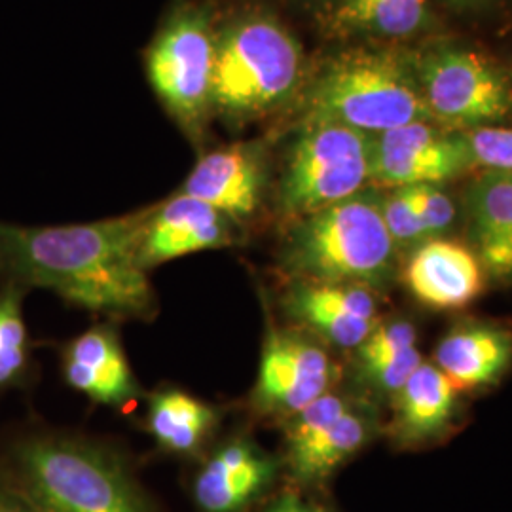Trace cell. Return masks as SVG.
<instances>
[{
  "label": "cell",
  "mask_w": 512,
  "mask_h": 512,
  "mask_svg": "<svg viewBox=\"0 0 512 512\" xmlns=\"http://www.w3.org/2000/svg\"><path fill=\"white\" fill-rule=\"evenodd\" d=\"M154 207L61 226L0 220V281L110 319H150L158 302L139 255Z\"/></svg>",
  "instance_id": "1"
},
{
  "label": "cell",
  "mask_w": 512,
  "mask_h": 512,
  "mask_svg": "<svg viewBox=\"0 0 512 512\" xmlns=\"http://www.w3.org/2000/svg\"><path fill=\"white\" fill-rule=\"evenodd\" d=\"M0 475L33 512H160L128 461L93 440L25 435L0 456Z\"/></svg>",
  "instance_id": "2"
},
{
  "label": "cell",
  "mask_w": 512,
  "mask_h": 512,
  "mask_svg": "<svg viewBox=\"0 0 512 512\" xmlns=\"http://www.w3.org/2000/svg\"><path fill=\"white\" fill-rule=\"evenodd\" d=\"M399 256L382 217V196L365 188L342 202L293 220L277 264L287 281L359 285L387 291Z\"/></svg>",
  "instance_id": "3"
},
{
  "label": "cell",
  "mask_w": 512,
  "mask_h": 512,
  "mask_svg": "<svg viewBox=\"0 0 512 512\" xmlns=\"http://www.w3.org/2000/svg\"><path fill=\"white\" fill-rule=\"evenodd\" d=\"M378 135L433 120L414 61L387 50H353L330 61L308 97V118Z\"/></svg>",
  "instance_id": "4"
},
{
  "label": "cell",
  "mask_w": 512,
  "mask_h": 512,
  "mask_svg": "<svg viewBox=\"0 0 512 512\" xmlns=\"http://www.w3.org/2000/svg\"><path fill=\"white\" fill-rule=\"evenodd\" d=\"M302 69V48L281 21L234 19L217 38L213 112L236 126L264 116L296 92Z\"/></svg>",
  "instance_id": "5"
},
{
  "label": "cell",
  "mask_w": 512,
  "mask_h": 512,
  "mask_svg": "<svg viewBox=\"0 0 512 512\" xmlns=\"http://www.w3.org/2000/svg\"><path fill=\"white\" fill-rule=\"evenodd\" d=\"M217 38L211 10L186 4L165 21L147 52L154 92L196 145L202 143L213 114Z\"/></svg>",
  "instance_id": "6"
},
{
  "label": "cell",
  "mask_w": 512,
  "mask_h": 512,
  "mask_svg": "<svg viewBox=\"0 0 512 512\" xmlns=\"http://www.w3.org/2000/svg\"><path fill=\"white\" fill-rule=\"evenodd\" d=\"M370 184V135L357 129L306 120L289 150L277 186L279 211L302 219L342 202Z\"/></svg>",
  "instance_id": "7"
},
{
  "label": "cell",
  "mask_w": 512,
  "mask_h": 512,
  "mask_svg": "<svg viewBox=\"0 0 512 512\" xmlns=\"http://www.w3.org/2000/svg\"><path fill=\"white\" fill-rule=\"evenodd\" d=\"M431 118L456 131L499 126L512 109V88L486 55L442 46L414 61Z\"/></svg>",
  "instance_id": "8"
},
{
  "label": "cell",
  "mask_w": 512,
  "mask_h": 512,
  "mask_svg": "<svg viewBox=\"0 0 512 512\" xmlns=\"http://www.w3.org/2000/svg\"><path fill=\"white\" fill-rule=\"evenodd\" d=\"M376 412L344 393L329 391L285 429V465L298 486L327 482L374 437Z\"/></svg>",
  "instance_id": "9"
},
{
  "label": "cell",
  "mask_w": 512,
  "mask_h": 512,
  "mask_svg": "<svg viewBox=\"0 0 512 512\" xmlns=\"http://www.w3.org/2000/svg\"><path fill=\"white\" fill-rule=\"evenodd\" d=\"M338 370L327 349L311 336L268 329L251 393L256 414L291 420L332 391Z\"/></svg>",
  "instance_id": "10"
},
{
  "label": "cell",
  "mask_w": 512,
  "mask_h": 512,
  "mask_svg": "<svg viewBox=\"0 0 512 512\" xmlns=\"http://www.w3.org/2000/svg\"><path fill=\"white\" fill-rule=\"evenodd\" d=\"M476 167L465 131L420 120L370 135V183L384 188L442 184Z\"/></svg>",
  "instance_id": "11"
},
{
  "label": "cell",
  "mask_w": 512,
  "mask_h": 512,
  "mask_svg": "<svg viewBox=\"0 0 512 512\" xmlns=\"http://www.w3.org/2000/svg\"><path fill=\"white\" fill-rule=\"evenodd\" d=\"M283 310L306 332L334 348H359L380 323L378 293L344 283L289 281Z\"/></svg>",
  "instance_id": "12"
},
{
  "label": "cell",
  "mask_w": 512,
  "mask_h": 512,
  "mask_svg": "<svg viewBox=\"0 0 512 512\" xmlns=\"http://www.w3.org/2000/svg\"><path fill=\"white\" fill-rule=\"evenodd\" d=\"M266 184V148L256 141H241L202 154L179 194L215 207L238 224L258 213Z\"/></svg>",
  "instance_id": "13"
},
{
  "label": "cell",
  "mask_w": 512,
  "mask_h": 512,
  "mask_svg": "<svg viewBox=\"0 0 512 512\" xmlns=\"http://www.w3.org/2000/svg\"><path fill=\"white\" fill-rule=\"evenodd\" d=\"M279 461L255 440L234 437L215 448L192 480L202 512H245L274 486Z\"/></svg>",
  "instance_id": "14"
},
{
  "label": "cell",
  "mask_w": 512,
  "mask_h": 512,
  "mask_svg": "<svg viewBox=\"0 0 512 512\" xmlns=\"http://www.w3.org/2000/svg\"><path fill=\"white\" fill-rule=\"evenodd\" d=\"M236 243V222L196 198L175 194L156 203L141 243V266L152 268L202 251Z\"/></svg>",
  "instance_id": "15"
},
{
  "label": "cell",
  "mask_w": 512,
  "mask_h": 512,
  "mask_svg": "<svg viewBox=\"0 0 512 512\" xmlns=\"http://www.w3.org/2000/svg\"><path fill=\"white\" fill-rule=\"evenodd\" d=\"M61 370L65 382L93 403L124 408L143 395L120 336L107 323L82 332L63 348Z\"/></svg>",
  "instance_id": "16"
},
{
  "label": "cell",
  "mask_w": 512,
  "mask_h": 512,
  "mask_svg": "<svg viewBox=\"0 0 512 512\" xmlns=\"http://www.w3.org/2000/svg\"><path fill=\"white\" fill-rule=\"evenodd\" d=\"M412 296L433 310H459L480 296L486 272L469 245L433 238L416 247L404 266Z\"/></svg>",
  "instance_id": "17"
},
{
  "label": "cell",
  "mask_w": 512,
  "mask_h": 512,
  "mask_svg": "<svg viewBox=\"0 0 512 512\" xmlns=\"http://www.w3.org/2000/svg\"><path fill=\"white\" fill-rule=\"evenodd\" d=\"M465 217L486 277L512 281V173L484 169L465 192Z\"/></svg>",
  "instance_id": "18"
},
{
  "label": "cell",
  "mask_w": 512,
  "mask_h": 512,
  "mask_svg": "<svg viewBox=\"0 0 512 512\" xmlns=\"http://www.w3.org/2000/svg\"><path fill=\"white\" fill-rule=\"evenodd\" d=\"M459 393L439 366L423 361L393 397V439L403 446L439 439L458 410Z\"/></svg>",
  "instance_id": "19"
},
{
  "label": "cell",
  "mask_w": 512,
  "mask_h": 512,
  "mask_svg": "<svg viewBox=\"0 0 512 512\" xmlns=\"http://www.w3.org/2000/svg\"><path fill=\"white\" fill-rule=\"evenodd\" d=\"M512 361V332L495 325H465L435 348V365L459 391L497 382Z\"/></svg>",
  "instance_id": "20"
},
{
  "label": "cell",
  "mask_w": 512,
  "mask_h": 512,
  "mask_svg": "<svg viewBox=\"0 0 512 512\" xmlns=\"http://www.w3.org/2000/svg\"><path fill=\"white\" fill-rule=\"evenodd\" d=\"M222 410L177 387L148 395L147 431L156 446L171 456L194 458L219 427Z\"/></svg>",
  "instance_id": "21"
},
{
  "label": "cell",
  "mask_w": 512,
  "mask_h": 512,
  "mask_svg": "<svg viewBox=\"0 0 512 512\" xmlns=\"http://www.w3.org/2000/svg\"><path fill=\"white\" fill-rule=\"evenodd\" d=\"M336 25L385 38L412 37L429 18L427 0H340Z\"/></svg>",
  "instance_id": "22"
},
{
  "label": "cell",
  "mask_w": 512,
  "mask_h": 512,
  "mask_svg": "<svg viewBox=\"0 0 512 512\" xmlns=\"http://www.w3.org/2000/svg\"><path fill=\"white\" fill-rule=\"evenodd\" d=\"M23 296L25 291L14 285H2L0 289V391L23 385L31 368Z\"/></svg>",
  "instance_id": "23"
},
{
  "label": "cell",
  "mask_w": 512,
  "mask_h": 512,
  "mask_svg": "<svg viewBox=\"0 0 512 512\" xmlns=\"http://www.w3.org/2000/svg\"><path fill=\"white\" fill-rule=\"evenodd\" d=\"M382 217L399 253L414 251L431 239L406 188H389L382 196Z\"/></svg>",
  "instance_id": "24"
},
{
  "label": "cell",
  "mask_w": 512,
  "mask_h": 512,
  "mask_svg": "<svg viewBox=\"0 0 512 512\" xmlns=\"http://www.w3.org/2000/svg\"><path fill=\"white\" fill-rule=\"evenodd\" d=\"M421 363L423 357L420 349L414 348L378 361L353 363V366L357 370V378L361 384H365L368 389L380 395L395 397Z\"/></svg>",
  "instance_id": "25"
},
{
  "label": "cell",
  "mask_w": 512,
  "mask_h": 512,
  "mask_svg": "<svg viewBox=\"0 0 512 512\" xmlns=\"http://www.w3.org/2000/svg\"><path fill=\"white\" fill-rule=\"evenodd\" d=\"M414 348H418V332L410 321L406 319L380 321L366 336L365 342L355 349L353 363L378 361V359H385Z\"/></svg>",
  "instance_id": "26"
},
{
  "label": "cell",
  "mask_w": 512,
  "mask_h": 512,
  "mask_svg": "<svg viewBox=\"0 0 512 512\" xmlns=\"http://www.w3.org/2000/svg\"><path fill=\"white\" fill-rule=\"evenodd\" d=\"M403 188L408 190L429 238H439L454 224L458 209L452 198L440 188V184H418Z\"/></svg>",
  "instance_id": "27"
},
{
  "label": "cell",
  "mask_w": 512,
  "mask_h": 512,
  "mask_svg": "<svg viewBox=\"0 0 512 512\" xmlns=\"http://www.w3.org/2000/svg\"><path fill=\"white\" fill-rule=\"evenodd\" d=\"M476 165L512 173V126H486L465 131Z\"/></svg>",
  "instance_id": "28"
},
{
  "label": "cell",
  "mask_w": 512,
  "mask_h": 512,
  "mask_svg": "<svg viewBox=\"0 0 512 512\" xmlns=\"http://www.w3.org/2000/svg\"><path fill=\"white\" fill-rule=\"evenodd\" d=\"M264 512H329L327 509H323L321 505L308 501L304 497H300L294 492L289 494L279 495L277 499H274Z\"/></svg>",
  "instance_id": "29"
},
{
  "label": "cell",
  "mask_w": 512,
  "mask_h": 512,
  "mask_svg": "<svg viewBox=\"0 0 512 512\" xmlns=\"http://www.w3.org/2000/svg\"><path fill=\"white\" fill-rule=\"evenodd\" d=\"M0 512H33L18 490L0 475Z\"/></svg>",
  "instance_id": "30"
},
{
  "label": "cell",
  "mask_w": 512,
  "mask_h": 512,
  "mask_svg": "<svg viewBox=\"0 0 512 512\" xmlns=\"http://www.w3.org/2000/svg\"><path fill=\"white\" fill-rule=\"evenodd\" d=\"M446 4L450 6H456V8H478V6H484L492 0H444Z\"/></svg>",
  "instance_id": "31"
},
{
  "label": "cell",
  "mask_w": 512,
  "mask_h": 512,
  "mask_svg": "<svg viewBox=\"0 0 512 512\" xmlns=\"http://www.w3.org/2000/svg\"><path fill=\"white\" fill-rule=\"evenodd\" d=\"M308 2H321V0H308Z\"/></svg>",
  "instance_id": "32"
}]
</instances>
